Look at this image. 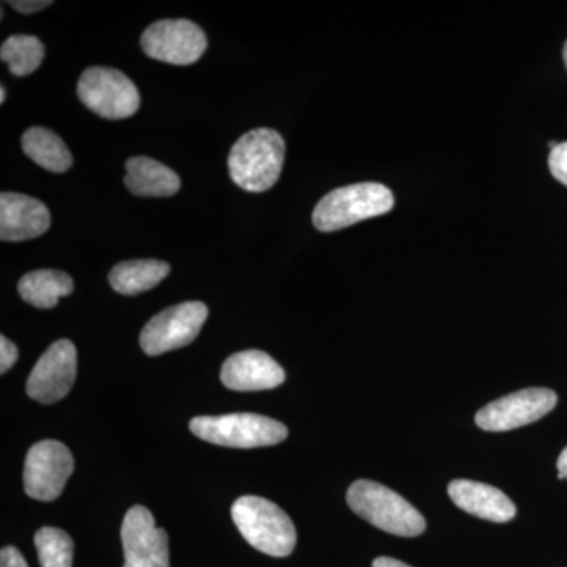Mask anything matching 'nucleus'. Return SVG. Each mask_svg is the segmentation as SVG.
<instances>
[{
	"instance_id": "2",
	"label": "nucleus",
	"mask_w": 567,
	"mask_h": 567,
	"mask_svg": "<svg viewBox=\"0 0 567 567\" xmlns=\"http://www.w3.org/2000/svg\"><path fill=\"white\" fill-rule=\"evenodd\" d=\"M233 518L238 532L256 550L276 558L292 554L297 544L292 518L270 499L240 496L234 503Z\"/></svg>"
},
{
	"instance_id": "6",
	"label": "nucleus",
	"mask_w": 567,
	"mask_h": 567,
	"mask_svg": "<svg viewBox=\"0 0 567 567\" xmlns=\"http://www.w3.org/2000/svg\"><path fill=\"white\" fill-rule=\"evenodd\" d=\"M78 95L85 106L107 121L132 117L140 110L136 85L122 71L91 66L78 82Z\"/></svg>"
},
{
	"instance_id": "22",
	"label": "nucleus",
	"mask_w": 567,
	"mask_h": 567,
	"mask_svg": "<svg viewBox=\"0 0 567 567\" xmlns=\"http://www.w3.org/2000/svg\"><path fill=\"white\" fill-rule=\"evenodd\" d=\"M550 173L561 185L567 186V142L558 144L548 156Z\"/></svg>"
},
{
	"instance_id": "3",
	"label": "nucleus",
	"mask_w": 567,
	"mask_h": 567,
	"mask_svg": "<svg viewBox=\"0 0 567 567\" xmlns=\"http://www.w3.org/2000/svg\"><path fill=\"white\" fill-rule=\"evenodd\" d=\"M394 196L382 183L365 182L342 186L322 197L312 223L320 233H334L353 224L393 210Z\"/></svg>"
},
{
	"instance_id": "1",
	"label": "nucleus",
	"mask_w": 567,
	"mask_h": 567,
	"mask_svg": "<svg viewBox=\"0 0 567 567\" xmlns=\"http://www.w3.org/2000/svg\"><path fill=\"white\" fill-rule=\"evenodd\" d=\"M286 156L281 134L270 128L244 134L229 155V173L235 185L249 193H264L279 181Z\"/></svg>"
},
{
	"instance_id": "26",
	"label": "nucleus",
	"mask_w": 567,
	"mask_h": 567,
	"mask_svg": "<svg viewBox=\"0 0 567 567\" xmlns=\"http://www.w3.org/2000/svg\"><path fill=\"white\" fill-rule=\"evenodd\" d=\"M372 567H412L405 565V563L399 561V559L380 557L372 563Z\"/></svg>"
},
{
	"instance_id": "15",
	"label": "nucleus",
	"mask_w": 567,
	"mask_h": 567,
	"mask_svg": "<svg viewBox=\"0 0 567 567\" xmlns=\"http://www.w3.org/2000/svg\"><path fill=\"white\" fill-rule=\"evenodd\" d=\"M447 494L462 511L484 520L506 524L516 517L517 509L513 499L488 484L456 480L447 487Z\"/></svg>"
},
{
	"instance_id": "20",
	"label": "nucleus",
	"mask_w": 567,
	"mask_h": 567,
	"mask_svg": "<svg viewBox=\"0 0 567 567\" xmlns=\"http://www.w3.org/2000/svg\"><path fill=\"white\" fill-rule=\"evenodd\" d=\"M0 59L9 63L14 76H28L43 62L44 47L37 37L11 35L3 41Z\"/></svg>"
},
{
	"instance_id": "17",
	"label": "nucleus",
	"mask_w": 567,
	"mask_h": 567,
	"mask_svg": "<svg viewBox=\"0 0 567 567\" xmlns=\"http://www.w3.org/2000/svg\"><path fill=\"white\" fill-rule=\"evenodd\" d=\"M169 274V264L162 260H128L112 268L110 282L115 292L132 297L158 286Z\"/></svg>"
},
{
	"instance_id": "4",
	"label": "nucleus",
	"mask_w": 567,
	"mask_h": 567,
	"mask_svg": "<svg viewBox=\"0 0 567 567\" xmlns=\"http://www.w3.org/2000/svg\"><path fill=\"white\" fill-rule=\"evenodd\" d=\"M347 503L354 514L390 535L415 537L425 532L420 511L390 487L374 481L353 483L347 492Z\"/></svg>"
},
{
	"instance_id": "16",
	"label": "nucleus",
	"mask_w": 567,
	"mask_h": 567,
	"mask_svg": "<svg viewBox=\"0 0 567 567\" xmlns=\"http://www.w3.org/2000/svg\"><path fill=\"white\" fill-rule=\"evenodd\" d=\"M125 185L140 197H171L181 189V177L171 167L148 156H134L125 164Z\"/></svg>"
},
{
	"instance_id": "9",
	"label": "nucleus",
	"mask_w": 567,
	"mask_h": 567,
	"mask_svg": "<svg viewBox=\"0 0 567 567\" xmlns=\"http://www.w3.org/2000/svg\"><path fill=\"white\" fill-rule=\"evenodd\" d=\"M73 468V456L63 443L55 440L37 443L25 457V494L40 502H52L62 494Z\"/></svg>"
},
{
	"instance_id": "19",
	"label": "nucleus",
	"mask_w": 567,
	"mask_h": 567,
	"mask_svg": "<svg viewBox=\"0 0 567 567\" xmlns=\"http://www.w3.org/2000/svg\"><path fill=\"white\" fill-rule=\"evenodd\" d=\"M21 144L25 155L50 173H66L73 166V156L65 142L51 130L33 126L22 134Z\"/></svg>"
},
{
	"instance_id": "11",
	"label": "nucleus",
	"mask_w": 567,
	"mask_h": 567,
	"mask_svg": "<svg viewBox=\"0 0 567 567\" xmlns=\"http://www.w3.org/2000/svg\"><path fill=\"white\" fill-rule=\"evenodd\" d=\"M123 567H169V539L155 525L151 511L133 506L122 525Z\"/></svg>"
},
{
	"instance_id": "12",
	"label": "nucleus",
	"mask_w": 567,
	"mask_h": 567,
	"mask_svg": "<svg viewBox=\"0 0 567 567\" xmlns=\"http://www.w3.org/2000/svg\"><path fill=\"white\" fill-rule=\"evenodd\" d=\"M76 347L69 339L54 342L28 379V394L41 404H54L70 393L76 379Z\"/></svg>"
},
{
	"instance_id": "25",
	"label": "nucleus",
	"mask_w": 567,
	"mask_h": 567,
	"mask_svg": "<svg viewBox=\"0 0 567 567\" xmlns=\"http://www.w3.org/2000/svg\"><path fill=\"white\" fill-rule=\"evenodd\" d=\"M9 6L13 7L14 10L21 11V13L31 14L37 13V11L47 9V7L52 6V2H44V0H33V2H25V0H21V2H9Z\"/></svg>"
},
{
	"instance_id": "21",
	"label": "nucleus",
	"mask_w": 567,
	"mask_h": 567,
	"mask_svg": "<svg viewBox=\"0 0 567 567\" xmlns=\"http://www.w3.org/2000/svg\"><path fill=\"white\" fill-rule=\"evenodd\" d=\"M41 567L73 566V540L59 528L44 527L35 535Z\"/></svg>"
},
{
	"instance_id": "14",
	"label": "nucleus",
	"mask_w": 567,
	"mask_h": 567,
	"mask_svg": "<svg viewBox=\"0 0 567 567\" xmlns=\"http://www.w3.org/2000/svg\"><path fill=\"white\" fill-rule=\"evenodd\" d=\"M51 215L47 205L20 193L0 194V238L24 241L40 237L50 229Z\"/></svg>"
},
{
	"instance_id": "13",
	"label": "nucleus",
	"mask_w": 567,
	"mask_h": 567,
	"mask_svg": "<svg viewBox=\"0 0 567 567\" xmlns=\"http://www.w3.org/2000/svg\"><path fill=\"white\" fill-rule=\"evenodd\" d=\"M221 382L234 391L274 390L286 382V372L270 354L246 350L224 361Z\"/></svg>"
},
{
	"instance_id": "18",
	"label": "nucleus",
	"mask_w": 567,
	"mask_h": 567,
	"mask_svg": "<svg viewBox=\"0 0 567 567\" xmlns=\"http://www.w3.org/2000/svg\"><path fill=\"white\" fill-rule=\"evenodd\" d=\"M73 279L59 270H35L24 275L18 284V292L33 308L51 309L62 297L73 292Z\"/></svg>"
},
{
	"instance_id": "5",
	"label": "nucleus",
	"mask_w": 567,
	"mask_h": 567,
	"mask_svg": "<svg viewBox=\"0 0 567 567\" xmlns=\"http://www.w3.org/2000/svg\"><path fill=\"white\" fill-rule=\"evenodd\" d=\"M189 429L204 442L241 450L278 445L289 435L286 425L256 413L197 416L189 423Z\"/></svg>"
},
{
	"instance_id": "29",
	"label": "nucleus",
	"mask_w": 567,
	"mask_h": 567,
	"mask_svg": "<svg viewBox=\"0 0 567 567\" xmlns=\"http://www.w3.org/2000/svg\"><path fill=\"white\" fill-rule=\"evenodd\" d=\"M563 58H565L566 69H567V41L565 44V51H563Z\"/></svg>"
},
{
	"instance_id": "10",
	"label": "nucleus",
	"mask_w": 567,
	"mask_h": 567,
	"mask_svg": "<svg viewBox=\"0 0 567 567\" xmlns=\"http://www.w3.org/2000/svg\"><path fill=\"white\" fill-rule=\"evenodd\" d=\"M557 394L547 388H528L496 399L481 409L476 424L488 432H506L535 423L557 405Z\"/></svg>"
},
{
	"instance_id": "23",
	"label": "nucleus",
	"mask_w": 567,
	"mask_h": 567,
	"mask_svg": "<svg viewBox=\"0 0 567 567\" xmlns=\"http://www.w3.org/2000/svg\"><path fill=\"white\" fill-rule=\"evenodd\" d=\"M18 360V349L6 336L0 338V372L6 374Z\"/></svg>"
},
{
	"instance_id": "28",
	"label": "nucleus",
	"mask_w": 567,
	"mask_h": 567,
	"mask_svg": "<svg viewBox=\"0 0 567 567\" xmlns=\"http://www.w3.org/2000/svg\"><path fill=\"white\" fill-rule=\"evenodd\" d=\"M7 92L6 87L0 89V103H6Z\"/></svg>"
},
{
	"instance_id": "24",
	"label": "nucleus",
	"mask_w": 567,
	"mask_h": 567,
	"mask_svg": "<svg viewBox=\"0 0 567 567\" xmlns=\"http://www.w3.org/2000/svg\"><path fill=\"white\" fill-rule=\"evenodd\" d=\"M0 567H29L21 551L14 547H3L0 551Z\"/></svg>"
},
{
	"instance_id": "7",
	"label": "nucleus",
	"mask_w": 567,
	"mask_h": 567,
	"mask_svg": "<svg viewBox=\"0 0 567 567\" xmlns=\"http://www.w3.org/2000/svg\"><path fill=\"white\" fill-rule=\"evenodd\" d=\"M207 317V306L200 301H186L164 309L142 330V350L151 357H156L192 344Z\"/></svg>"
},
{
	"instance_id": "27",
	"label": "nucleus",
	"mask_w": 567,
	"mask_h": 567,
	"mask_svg": "<svg viewBox=\"0 0 567 567\" xmlns=\"http://www.w3.org/2000/svg\"><path fill=\"white\" fill-rule=\"evenodd\" d=\"M558 476L561 480H567V446L563 450V453L558 457Z\"/></svg>"
},
{
	"instance_id": "8",
	"label": "nucleus",
	"mask_w": 567,
	"mask_h": 567,
	"mask_svg": "<svg viewBox=\"0 0 567 567\" xmlns=\"http://www.w3.org/2000/svg\"><path fill=\"white\" fill-rule=\"evenodd\" d=\"M141 47L148 58L173 65H192L207 50V37L188 20L155 22L142 33Z\"/></svg>"
}]
</instances>
